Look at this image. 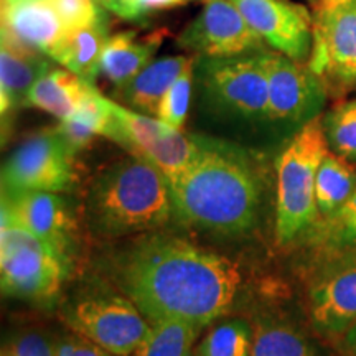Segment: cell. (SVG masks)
Listing matches in <instances>:
<instances>
[{
    "label": "cell",
    "instance_id": "cell-21",
    "mask_svg": "<svg viewBox=\"0 0 356 356\" xmlns=\"http://www.w3.org/2000/svg\"><path fill=\"white\" fill-rule=\"evenodd\" d=\"M92 84L71 71L51 66L30 89L25 106L42 109L63 121L78 111Z\"/></svg>",
    "mask_w": 356,
    "mask_h": 356
},
{
    "label": "cell",
    "instance_id": "cell-4",
    "mask_svg": "<svg viewBox=\"0 0 356 356\" xmlns=\"http://www.w3.org/2000/svg\"><path fill=\"white\" fill-rule=\"evenodd\" d=\"M323 119L317 115L302 129L277 159V215L275 236L289 244L309 229L320 215L315 197L317 172L328 154Z\"/></svg>",
    "mask_w": 356,
    "mask_h": 356
},
{
    "label": "cell",
    "instance_id": "cell-36",
    "mask_svg": "<svg viewBox=\"0 0 356 356\" xmlns=\"http://www.w3.org/2000/svg\"><path fill=\"white\" fill-rule=\"evenodd\" d=\"M350 2H356V0H318L317 6L333 7V6H341V3H350Z\"/></svg>",
    "mask_w": 356,
    "mask_h": 356
},
{
    "label": "cell",
    "instance_id": "cell-37",
    "mask_svg": "<svg viewBox=\"0 0 356 356\" xmlns=\"http://www.w3.org/2000/svg\"><path fill=\"white\" fill-rule=\"evenodd\" d=\"M310 2H318V0H310Z\"/></svg>",
    "mask_w": 356,
    "mask_h": 356
},
{
    "label": "cell",
    "instance_id": "cell-29",
    "mask_svg": "<svg viewBox=\"0 0 356 356\" xmlns=\"http://www.w3.org/2000/svg\"><path fill=\"white\" fill-rule=\"evenodd\" d=\"M68 32L83 29V26L108 22L106 13L95 0H50Z\"/></svg>",
    "mask_w": 356,
    "mask_h": 356
},
{
    "label": "cell",
    "instance_id": "cell-39",
    "mask_svg": "<svg viewBox=\"0 0 356 356\" xmlns=\"http://www.w3.org/2000/svg\"><path fill=\"white\" fill-rule=\"evenodd\" d=\"M191 356H193V355H191Z\"/></svg>",
    "mask_w": 356,
    "mask_h": 356
},
{
    "label": "cell",
    "instance_id": "cell-13",
    "mask_svg": "<svg viewBox=\"0 0 356 356\" xmlns=\"http://www.w3.org/2000/svg\"><path fill=\"white\" fill-rule=\"evenodd\" d=\"M267 47L296 61H305L314 47V19L287 0H229Z\"/></svg>",
    "mask_w": 356,
    "mask_h": 356
},
{
    "label": "cell",
    "instance_id": "cell-22",
    "mask_svg": "<svg viewBox=\"0 0 356 356\" xmlns=\"http://www.w3.org/2000/svg\"><path fill=\"white\" fill-rule=\"evenodd\" d=\"M356 191V170L348 162L335 152L325 155L317 172L315 197L320 215L335 216Z\"/></svg>",
    "mask_w": 356,
    "mask_h": 356
},
{
    "label": "cell",
    "instance_id": "cell-20",
    "mask_svg": "<svg viewBox=\"0 0 356 356\" xmlns=\"http://www.w3.org/2000/svg\"><path fill=\"white\" fill-rule=\"evenodd\" d=\"M191 60L193 56L185 55L155 60L127 84L118 88L115 95L122 102H127L132 109L139 111L140 114L157 118L160 104H162L168 89L184 73Z\"/></svg>",
    "mask_w": 356,
    "mask_h": 356
},
{
    "label": "cell",
    "instance_id": "cell-16",
    "mask_svg": "<svg viewBox=\"0 0 356 356\" xmlns=\"http://www.w3.org/2000/svg\"><path fill=\"white\" fill-rule=\"evenodd\" d=\"M2 207L30 233L68 257L74 221L63 197L50 191L2 193Z\"/></svg>",
    "mask_w": 356,
    "mask_h": 356
},
{
    "label": "cell",
    "instance_id": "cell-26",
    "mask_svg": "<svg viewBox=\"0 0 356 356\" xmlns=\"http://www.w3.org/2000/svg\"><path fill=\"white\" fill-rule=\"evenodd\" d=\"M251 345V327L244 320H228L208 332L193 356H249Z\"/></svg>",
    "mask_w": 356,
    "mask_h": 356
},
{
    "label": "cell",
    "instance_id": "cell-12",
    "mask_svg": "<svg viewBox=\"0 0 356 356\" xmlns=\"http://www.w3.org/2000/svg\"><path fill=\"white\" fill-rule=\"evenodd\" d=\"M269 73V114L267 122L307 124L323 106L327 88L317 74L300 61L282 53L267 51Z\"/></svg>",
    "mask_w": 356,
    "mask_h": 356
},
{
    "label": "cell",
    "instance_id": "cell-25",
    "mask_svg": "<svg viewBox=\"0 0 356 356\" xmlns=\"http://www.w3.org/2000/svg\"><path fill=\"white\" fill-rule=\"evenodd\" d=\"M249 356H317L309 341L291 327L261 323L252 335Z\"/></svg>",
    "mask_w": 356,
    "mask_h": 356
},
{
    "label": "cell",
    "instance_id": "cell-23",
    "mask_svg": "<svg viewBox=\"0 0 356 356\" xmlns=\"http://www.w3.org/2000/svg\"><path fill=\"white\" fill-rule=\"evenodd\" d=\"M108 22L71 30L66 38V50L60 65L95 86L101 73V58L108 43Z\"/></svg>",
    "mask_w": 356,
    "mask_h": 356
},
{
    "label": "cell",
    "instance_id": "cell-1",
    "mask_svg": "<svg viewBox=\"0 0 356 356\" xmlns=\"http://www.w3.org/2000/svg\"><path fill=\"white\" fill-rule=\"evenodd\" d=\"M115 279L149 322L185 320L200 328L228 312L241 286L228 257L160 234L129 248L115 264Z\"/></svg>",
    "mask_w": 356,
    "mask_h": 356
},
{
    "label": "cell",
    "instance_id": "cell-34",
    "mask_svg": "<svg viewBox=\"0 0 356 356\" xmlns=\"http://www.w3.org/2000/svg\"><path fill=\"white\" fill-rule=\"evenodd\" d=\"M134 3L139 8L142 17H145L152 12H160L165 10V8L181 6V3H185V0H134Z\"/></svg>",
    "mask_w": 356,
    "mask_h": 356
},
{
    "label": "cell",
    "instance_id": "cell-5",
    "mask_svg": "<svg viewBox=\"0 0 356 356\" xmlns=\"http://www.w3.org/2000/svg\"><path fill=\"white\" fill-rule=\"evenodd\" d=\"M68 262V257L30 233L2 207L0 282L6 296L26 300L53 299L63 286Z\"/></svg>",
    "mask_w": 356,
    "mask_h": 356
},
{
    "label": "cell",
    "instance_id": "cell-33",
    "mask_svg": "<svg viewBox=\"0 0 356 356\" xmlns=\"http://www.w3.org/2000/svg\"><path fill=\"white\" fill-rule=\"evenodd\" d=\"M95 2L99 3L102 8L113 13V15L121 17L124 20H142V13L139 12V8L136 7L134 0H95Z\"/></svg>",
    "mask_w": 356,
    "mask_h": 356
},
{
    "label": "cell",
    "instance_id": "cell-28",
    "mask_svg": "<svg viewBox=\"0 0 356 356\" xmlns=\"http://www.w3.org/2000/svg\"><path fill=\"white\" fill-rule=\"evenodd\" d=\"M195 66L197 61L193 60L186 65L184 73L177 78V81L172 84V88L168 89V92L163 97L162 104H160L157 119L162 122H165L167 126L181 131L184 124L186 121V115H188L190 108V95H191V83H193L195 76Z\"/></svg>",
    "mask_w": 356,
    "mask_h": 356
},
{
    "label": "cell",
    "instance_id": "cell-3",
    "mask_svg": "<svg viewBox=\"0 0 356 356\" xmlns=\"http://www.w3.org/2000/svg\"><path fill=\"white\" fill-rule=\"evenodd\" d=\"M88 215L96 233L109 238L162 228L173 215L170 181L152 162L131 154L95 178Z\"/></svg>",
    "mask_w": 356,
    "mask_h": 356
},
{
    "label": "cell",
    "instance_id": "cell-19",
    "mask_svg": "<svg viewBox=\"0 0 356 356\" xmlns=\"http://www.w3.org/2000/svg\"><path fill=\"white\" fill-rule=\"evenodd\" d=\"M165 35V30H157L144 38H137L134 30L113 35L102 51L101 73L115 84V88L124 86L152 63Z\"/></svg>",
    "mask_w": 356,
    "mask_h": 356
},
{
    "label": "cell",
    "instance_id": "cell-9",
    "mask_svg": "<svg viewBox=\"0 0 356 356\" xmlns=\"http://www.w3.org/2000/svg\"><path fill=\"white\" fill-rule=\"evenodd\" d=\"M309 66L327 91L356 86V2L315 8Z\"/></svg>",
    "mask_w": 356,
    "mask_h": 356
},
{
    "label": "cell",
    "instance_id": "cell-35",
    "mask_svg": "<svg viewBox=\"0 0 356 356\" xmlns=\"http://www.w3.org/2000/svg\"><path fill=\"white\" fill-rule=\"evenodd\" d=\"M343 348L348 356H356V323L343 335Z\"/></svg>",
    "mask_w": 356,
    "mask_h": 356
},
{
    "label": "cell",
    "instance_id": "cell-14",
    "mask_svg": "<svg viewBox=\"0 0 356 356\" xmlns=\"http://www.w3.org/2000/svg\"><path fill=\"white\" fill-rule=\"evenodd\" d=\"M310 317L323 335H345L356 323V254L332 262L310 287Z\"/></svg>",
    "mask_w": 356,
    "mask_h": 356
},
{
    "label": "cell",
    "instance_id": "cell-8",
    "mask_svg": "<svg viewBox=\"0 0 356 356\" xmlns=\"http://www.w3.org/2000/svg\"><path fill=\"white\" fill-rule=\"evenodd\" d=\"M74 333L114 356H132L149 332V322L129 297L91 293L66 312Z\"/></svg>",
    "mask_w": 356,
    "mask_h": 356
},
{
    "label": "cell",
    "instance_id": "cell-7",
    "mask_svg": "<svg viewBox=\"0 0 356 356\" xmlns=\"http://www.w3.org/2000/svg\"><path fill=\"white\" fill-rule=\"evenodd\" d=\"M74 154L55 129L38 132L10 154L2 167V193H63L76 185Z\"/></svg>",
    "mask_w": 356,
    "mask_h": 356
},
{
    "label": "cell",
    "instance_id": "cell-32",
    "mask_svg": "<svg viewBox=\"0 0 356 356\" xmlns=\"http://www.w3.org/2000/svg\"><path fill=\"white\" fill-rule=\"evenodd\" d=\"M53 345L56 356H114L78 333L60 338Z\"/></svg>",
    "mask_w": 356,
    "mask_h": 356
},
{
    "label": "cell",
    "instance_id": "cell-15",
    "mask_svg": "<svg viewBox=\"0 0 356 356\" xmlns=\"http://www.w3.org/2000/svg\"><path fill=\"white\" fill-rule=\"evenodd\" d=\"M2 32L55 63L63 60L68 29L50 0H2Z\"/></svg>",
    "mask_w": 356,
    "mask_h": 356
},
{
    "label": "cell",
    "instance_id": "cell-6",
    "mask_svg": "<svg viewBox=\"0 0 356 356\" xmlns=\"http://www.w3.org/2000/svg\"><path fill=\"white\" fill-rule=\"evenodd\" d=\"M266 53L236 58H200L195 70L207 104L216 113L244 121H267L269 73Z\"/></svg>",
    "mask_w": 356,
    "mask_h": 356
},
{
    "label": "cell",
    "instance_id": "cell-10",
    "mask_svg": "<svg viewBox=\"0 0 356 356\" xmlns=\"http://www.w3.org/2000/svg\"><path fill=\"white\" fill-rule=\"evenodd\" d=\"M113 109L122 129V147L132 155L152 162L167 180L173 184L197 157L198 137L167 126L160 119L127 109L113 101Z\"/></svg>",
    "mask_w": 356,
    "mask_h": 356
},
{
    "label": "cell",
    "instance_id": "cell-27",
    "mask_svg": "<svg viewBox=\"0 0 356 356\" xmlns=\"http://www.w3.org/2000/svg\"><path fill=\"white\" fill-rule=\"evenodd\" d=\"M323 129L333 152L356 160V99L337 104L323 118Z\"/></svg>",
    "mask_w": 356,
    "mask_h": 356
},
{
    "label": "cell",
    "instance_id": "cell-30",
    "mask_svg": "<svg viewBox=\"0 0 356 356\" xmlns=\"http://www.w3.org/2000/svg\"><path fill=\"white\" fill-rule=\"evenodd\" d=\"M2 356H56L55 345L48 338L35 332L13 337L3 346Z\"/></svg>",
    "mask_w": 356,
    "mask_h": 356
},
{
    "label": "cell",
    "instance_id": "cell-17",
    "mask_svg": "<svg viewBox=\"0 0 356 356\" xmlns=\"http://www.w3.org/2000/svg\"><path fill=\"white\" fill-rule=\"evenodd\" d=\"M50 58L30 50L2 32L0 50V111L6 119L25 106L30 89L51 68Z\"/></svg>",
    "mask_w": 356,
    "mask_h": 356
},
{
    "label": "cell",
    "instance_id": "cell-18",
    "mask_svg": "<svg viewBox=\"0 0 356 356\" xmlns=\"http://www.w3.org/2000/svg\"><path fill=\"white\" fill-rule=\"evenodd\" d=\"M56 131L74 154L91 144L96 136H104L118 144L122 140V129L113 109V101L102 96L96 86L89 89L76 113L58 124Z\"/></svg>",
    "mask_w": 356,
    "mask_h": 356
},
{
    "label": "cell",
    "instance_id": "cell-31",
    "mask_svg": "<svg viewBox=\"0 0 356 356\" xmlns=\"http://www.w3.org/2000/svg\"><path fill=\"white\" fill-rule=\"evenodd\" d=\"M330 238L338 244L356 246V191L350 202L330 218Z\"/></svg>",
    "mask_w": 356,
    "mask_h": 356
},
{
    "label": "cell",
    "instance_id": "cell-11",
    "mask_svg": "<svg viewBox=\"0 0 356 356\" xmlns=\"http://www.w3.org/2000/svg\"><path fill=\"white\" fill-rule=\"evenodd\" d=\"M200 58H236L267 51V44L229 0H204L203 10L178 37Z\"/></svg>",
    "mask_w": 356,
    "mask_h": 356
},
{
    "label": "cell",
    "instance_id": "cell-38",
    "mask_svg": "<svg viewBox=\"0 0 356 356\" xmlns=\"http://www.w3.org/2000/svg\"><path fill=\"white\" fill-rule=\"evenodd\" d=\"M185 2H188V0H185Z\"/></svg>",
    "mask_w": 356,
    "mask_h": 356
},
{
    "label": "cell",
    "instance_id": "cell-2",
    "mask_svg": "<svg viewBox=\"0 0 356 356\" xmlns=\"http://www.w3.org/2000/svg\"><path fill=\"white\" fill-rule=\"evenodd\" d=\"M198 154L172 188L173 213L186 225L222 234L254 226L261 185L254 168L238 150L198 137Z\"/></svg>",
    "mask_w": 356,
    "mask_h": 356
},
{
    "label": "cell",
    "instance_id": "cell-24",
    "mask_svg": "<svg viewBox=\"0 0 356 356\" xmlns=\"http://www.w3.org/2000/svg\"><path fill=\"white\" fill-rule=\"evenodd\" d=\"M202 328L185 320L149 322V332L132 356H191Z\"/></svg>",
    "mask_w": 356,
    "mask_h": 356
}]
</instances>
